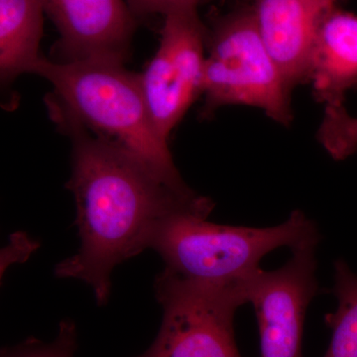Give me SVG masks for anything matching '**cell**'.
I'll return each mask as SVG.
<instances>
[{
	"label": "cell",
	"instance_id": "cell-2",
	"mask_svg": "<svg viewBox=\"0 0 357 357\" xmlns=\"http://www.w3.org/2000/svg\"><path fill=\"white\" fill-rule=\"evenodd\" d=\"M34 75L54 86L52 96L84 128L119 145L164 184L192 192L176 168L141 88L139 74L114 63L55 62L42 58Z\"/></svg>",
	"mask_w": 357,
	"mask_h": 357
},
{
	"label": "cell",
	"instance_id": "cell-3",
	"mask_svg": "<svg viewBox=\"0 0 357 357\" xmlns=\"http://www.w3.org/2000/svg\"><path fill=\"white\" fill-rule=\"evenodd\" d=\"M208 201L174 213L155 229L154 249L171 273L208 286H239L258 270L262 258L274 249L319 244V230L303 211H294L276 227H231L208 222Z\"/></svg>",
	"mask_w": 357,
	"mask_h": 357
},
{
	"label": "cell",
	"instance_id": "cell-12",
	"mask_svg": "<svg viewBox=\"0 0 357 357\" xmlns=\"http://www.w3.org/2000/svg\"><path fill=\"white\" fill-rule=\"evenodd\" d=\"M337 311L326 317L333 335L324 357H357V276L344 260L335 263Z\"/></svg>",
	"mask_w": 357,
	"mask_h": 357
},
{
	"label": "cell",
	"instance_id": "cell-9",
	"mask_svg": "<svg viewBox=\"0 0 357 357\" xmlns=\"http://www.w3.org/2000/svg\"><path fill=\"white\" fill-rule=\"evenodd\" d=\"M337 0H257L258 32L289 88L307 83L319 25Z\"/></svg>",
	"mask_w": 357,
	"mask_h": 357
},
{
	"label": "cell",
	"instance_id": "cell-5",
	"mask_svg": "<svg viewBox=\"0 0 357 357\" xmlns=\"http://www.w3.org/2000/svg\"><path fill=\"white\" fill-rule=\"evenodd\" d=\"M244 284V283H243ZM243 284L208 286L164 269L154 282L163 319L153 344L137 357H241L234 340Z\"/></svg>",
	"mask_w": 357,
	"mask_h": 357
},
{
	"label": "cell",
	"instance_id": "cell-11",
	"mask_svg": "<svg viewBox=\"0 0 357 357\" xmlns=\"http://www.w3.org/2000/svg\"><path fill=\"white\" fill-rule=\"evenodd\" d=\"M44 13L41 0H0V84L34 74Z\"/></svg>",
	"mask_w": 357,
	"mask_h": 357
},
{
	"label": "cell",
	"instance_id": "cell-7",
	"mask_svg": "<svg viewBox=\"0 0 357 357\" xmlns=\"http://www.w3.org/2000/svg\"><path fill=\"white\" fill-rule=\"evenodd\" d=\"M317 246L293 249L284 266L259 269L244 283L245 303L253 305L257 316L261 357H303L305 316L319 290Z\"/></svg>",
	"mask_w": 357,
	"mask_h": 357
},
{
	"label": "cell",
	"instance_id": "cell-13",
	"mask_svg": "<svg viewBox=\"0 0 357 357\" xmlns=\"http://www.w3.org/2000/svg\"><path fill=\"white\" fill-rule=\"evenodd\" d=\"M318 139L335 161L349 158L357 151V116L344 105H326Z\"/></svg>",
	"mask_w": 357,
	"mask_h": 357
},
{
	"label": "cell",
	"instance_id": "cell-16",
	"mask_svg": "<svg viewBox=\"0 0 357 357\" xmlns=\"http://www.w3.org/2000/svg\"><path fill=\"white\" fill-rule=\"evenodd\" d=\"M133 14L148 15L160 13L166 15L171 11L185 7H198L199 0H126Z\"/></svg>",
	"mask_w": 357,
	"mask_h": 357
},
{
	"label": "cell",
	"instance_id": "cell-10",
	"mask_svg": "<svg viewBox=\"0 0 357 357\" xmlns=\"http://www.w3.org/2000/svg\"><path fill=\"white\" fill-rule=\"evenodd\" d=\"M307 82L319 102L344 105L357 86V15L333 7L319 25Z\"/></svg>",
	"mask_w": 357,
	"mask_h": 357
},
{
	"label": "cell",
	"instance_id": "cell-4",
	"mask_svg": "<svg viewBox=\"0 0 357 357\" xmlns=\"http://www.w3.org/2000/svg\"><path fill=\"white\" fill-rule=\"evenodd\" d=\"M202 95L206 112L225 105H248L277 123L293 121L289 88L258 32L252 8L220 21L208 42Z\"/></svg>",
	"mask_w": 357,
	"mask_h": 357
},
{
	"label": "cell",
	"instance_id": "cell-14",
	"mask_svg": "<svg viewBox=\"0 0 357 357\" xmlns=\"http://www.w3.org/2000/svg\"><path fill=\"white\" fill-rule=\"evenodd\" d=\"M77 349V326L72 319H64L52 342L30 337L20 344L0 349V357H74Z\"/></svg>",
	"mask_w": 357,
	"mask_h": 357
},
{
	"label": "cell",
	"instance_id": "cell-15",
	"mask_svg": "<svg viewBox=\"0 0 357 357\" xmlns=\"http://www.w3.org/2000/svg\"><path fill=\"white\" fill-rule=\"evenodd\" d=\"M41 246L38 239L28 232H13L4 245L0 246V285L4 275L14 265L23 264L32 257Z\"/></svg>",
	"mask_w": 357,
	"mask_h": 357
},
{
	"label": "cell",
	"instance_id": "cell-8",
	"mask_svg": "<svg viewBox=\"0 0 357 357\" xmlns=\"http://www.w3.org/2000/svg\"><path fill=\"white\" fill-rule=\"evenodd\" d=\"M57 26L62 62L114 63L128 56L135 20L126 0H41Z\"/></svg>",
	"mask_w": 357,
	"mask_h": 357
},
{
	"label": "cell",
	"instance_id": "cell-1",
	"mask_svg": "<svg viewBox=\"0 0 357 357\" xmlns=\"http://www.w3.org/2000/svg\"><path fill=\"white\" fill-rule=\"evenodd\" d=\"M47 105L72 139V174L66 187L76 202L81 239L79 251L58 263L55 275L88 284L102 307L112 295L114 268L149 248L164 218L210 199L176 191L119 145L89 133L55 100L47 98Z\"/></svg>",
	"mask_w": 357,
	"mask_h": 357
},
{
	"label": "cell",
	"instance_id": "cell-6",
	"mask_svg": "<svg viewBox=\"0 0 357 357\" xmlns=\"http://www.w3.org/2000/svg\"><path fill=\"white\" fill-rule=\"evenodd\" d=\"M197 8L164 15L158 50L139 74L150 114L166 140L202 95L206 35Z\"/></svg>",
	"mask_w": 357,
	"mask_h": 357
}]
</instances>
